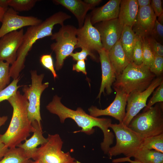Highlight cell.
Instances as JSON below:
<instances>
[{
  "label": "cell",
  "mask_w": 163,
  "mask_h": 163,
  "mask_svg": "<svg viewBox=\"0 0 163 163\" xmlns=\"http://www.w3.org/2000/svg\"><path fill=\"white\" fill-rule=\"evenodd\" d=\"M132 62L137 65L143 63L142 39L136 36L133 52Z\"/></svg>",
  "instance_id": "obj_31"
},
{
  "label": "cell",
  "mask_w": 163,
  "mask_h": 163,
  "mask_svg": "<svg viewBox=\"0 0 163 163\" xmlns=\"http://www.w3.org/2000/svg\"><path fill=\"white\" fill-rule=\"evenodd\" d=\"M9 0H0V7L7 9L8 8Z\"/></svg>",
  "instance_id": "obj_44"
},
{
  "label": "cell",
  "mask_w": 163,
  "mask_h": 163,
  "mask_svg": "<svg viewBox=\"0 0 163 163\" xmlns=\"http://www.w3.org/2000/svg\"><path fill=\"white\" fill-rule=\"evenodd\" d=\"M40 60L42 65L51 72L55 79L57 77L54 68L53 60L51 54L42 55L40 57Z\"/></svg>",
  "instance_id": "obj_34"
},
{
  "label": "cell",
  "mask_w": 163,
  "mask_h": 163,
  "mask_svg": "<svg viewBox=\"0 0 163 163\" xmlns=\"http://www.w3.org/2000/svg\"><path fill=\"white\" fill-rule=\"evenodd\" d=\"M158 17V21L161 24H163V13L162 14Z\"/></svg>",
  "instance_id": "obj_47"
},
{
  "label": "cell",
  "mask_w": 163,
  "mask_h": 163,
  "mask_svg": "<svg viewBox=\"0 0 163 163\" xmlns=\"http://www.w3.org/2000/svg\"><path fill=\"white\" fill-rule=\"evenodd\" d=\"M150 6L156 17H158L163 13L161 0H151Z\"/></svg>",
  "instance_id": "obj_38"
},
{
  "label": "cell",
  "mask_w": 163,
  "mask_h": 163,
  "mask_svg": "<svg viewBox=\"0 0 163 163\" xmlns=\"http://www.w3.org/2000/svg\"><path fill=\"white\" fill-rule=\"evenodd\" d=\"M130 158L126 157L120 158L113 159L112 162L113 163H119L125 162H128L130 163H142L135 159L134 160H132Z\"/></svg>",
  "instance_id": "obj_40"
},
{
  "label": "cell",
  "mask_w": 163,
  "mask_h": 163,
  "mask_svg": "<svg viewBox=\"0 0 163 163\" xmlns=\"http://www.w3.org/2000/svg\"><path fill=\"white\" fill-rule=\"evenodd\" d=\"M71 163H81V162L78 161H74L73 162H72Z\"/></svg>",
  "instance_id": "obj_49"
},
{
  "label": "cell",
  "mask_w": 163,
  "mask_h": 163,
  "mask_svg": "<svg viewBox=\"0 0 163 163\" xmlns=\"http://www.w3.org/2000/svg\"><path fill=\"white\" fill-rule=\"evenodd\" d=\"M146 38L154 56L163 57V45L151 37Z\"/></svg>",
  "instance_id": "obj_36"
},
{
  "label": "cell",
  "mask_w": 163,
  "mask_h": 163,
  "mask_svg": "<svg viewBox=\"0 0 163 163\" xmlns=\"http://www.w3.org/2000/svg\"><path fill=\"white\" fill-rule=\"evenodd\" d=\"M151 0H137L138 6L142 7L150 5Z\"/></svg>",
  "instance_id": "obj_43"
},
{
  "label": "cell",
  "mask_w": 163,
  "mask_h": 163,
  "mask_svg": "<svg viewBox=\"0 0 163 163\" xmlns=\"http://www.w3.org/2000/svg\"><path fill=\"white\" fill-rule=\"evenodd\" d=\"M155 77L147 66L143 64L137 65L130 62L121 74L116 76L113 87L121 90L128 95L134 91H144Z\"/></svg>",
  "instance_id": "obj_4"
},
{
  "label": "cell",
  "mask_w": 163,
  "mask_h": 163,
  "mask_svg": "<svg viewBox=\"0 0 163 163\" xmlns=\"http://www.w3.org/2000/svg\"><path fill=\"white\" fill-rule=\"evenodd\" d=\"M33 128V134L29 139H26L23 143L19 144L17 147L23 149L27 157L29 159H34L39 145L46 143L47 141L43 135L41 123L37 121L31 123Z\"/></svg>",
  "instance_id": "obj_19"
},
{
  "label": "cell",
  "mask_w": 163,
  "mask_h": 163,
  "mask_svg": "<svg viewBox=\"0 0 163 163\" xmlns=\"http://www.w3.org/2000/svg\"><path fill=\"white\" fill-rule=\"evenodd\" d=\"M123 27L118 18L95 24V27L99 32L104 49L108 51L120 40Z\"/></svg>",
  "instance_id": "obj_15"
},
{
  "label": "cell",
  "mask_w": 163,
  "mask_h": 163,
  "mask_svg": "<svg viewBox=\"0 0 163 163\" xmlns=\"http://www.w3.org/2000/svg\"><path fill=\"white\" fill-rule=\"evenodd\" d=\"M76 37L75 48H84L92 52L103 48L99 32L91 24L90 14L87 15L83 26L77 28Z\"/></svg>",
  "instance_id": "obj_11"
},
{
  "label": "cell",
  "mask_w": 163,
  "mask_h": 163,
  "mask_svg": "<svg viewBox=\"0 0 163 163\" xmlns=\"http://www.w3.org/2000/svg\"><path fill=\"white\" fill-rule=\"evenodd\" d=\"M30 72L31 84L29 86H23L22 91L28 101L27 115L29 120L31 123L37 121L41 123L40 97L43 92L48 87L49 83H42L43 74L38 75L36 70H31Z\"/></svg>",
  "instance_id": "obj_8"
},
{
  "label": "cell",
  "mask_w": 163,
  "mask_h": 163,
  "mask_svg": "<svg viewBox=\"0 0 163 163\" xmlns=\"http://www.w3.org/2000/svg\"><path fill=\"white\" fill-rule=\"evenodd\" d=\"M163 101V81L157 87L152 97L146 104L143 111H145L152 107L155 104Z\"/></svg>",
  "instance_id": "obj_32"
},
{
  "label": "cell",
  "mask_w": 163,
  "mask_h": 163,
  "mask_svg": "<svg viewBox=\"0 0 163 163\" xmlns=\"http://www.w3.org/2000/svg\"><path fill=\"white\" fill-rule=\"evenodd\" d=\"M47 109L51 113L57 115L62 123L68 118L73 120L82 129L75 133L82 132L88 135L92 134L94 131V127H99L102 131L104 136L103 141L101 143V148L105 154H107L113 144L114 135L109 128L112 123L110 119L106 118H99L87 114L81 107L76 110L69 109L63 105L61 102V98L56 95L52 101L46 106Z\"/></svg>",
  "instance_id": "obj_1"
},
{
  "label": "cell",
  "mask_w": 163,
  "mask_h": 163,
  "mask_svg": "<svg viewBox=\"0 0 163 163\" xmlns=\"http://www.w3.org/2000/svg\"><path fill=\"white\" fill-rule=\"evenodd\" d=\"M37 0H9L8 5L18 12L28 11L34 6Z\"/></svg>",
  "instance_id": "obj_27"
},
{
  "label": "cell",
  "mask_w": 163,
  "mask_h": 163,
  "mask_svg": "<svg viewBox=\"0 0 163 163\" xmlns=\"http://www.w3.org/2000/svg\"><path fill=\"white\" fill-rule=\"evenodd\" d=\"M132 157L142 163H163V153L153 150L139 149Z\"/></svg>",
  "instance_id": "obj_24"
},
{
  "label": "cell",
  "mask_w": 163,
  "mask_h": 163,
  "mask_svg": "<svg viewBox=\"0 0 163 163\" xmlns=\"http://www.w3.org/2000/svg\"><path fill=\"white\" fill-rule=\"evenodd\" d=\"M108 52L109 60L116 77L122 72L130 62L122 47L120 40Z\"/></svg>",
  "instance_id": "obj_21"
},
{
  "label": "cell",
  "mask_w": 163,
  "mask_h": 163,
  "mask_svg": "<svg viewBox=\"0 0 163 163\" xmlns=\"http://www.w3.org/2000/svg\"><path fill=\"white\" fill-rule=\"evenodd\" d=\"M149 69L151 72L157 77L162 76L163 57L154 56L153 60Z\"/></svg>",
  "instance_id": "obj_33"
},
{
  "label": "cell",
  "mask_w": 163,
  "mask_h": 163,
  "mask_svg": "<svg viewBox=\"0 0 163 163\" xmlns=\"http://www.w3.org/2000/svg\"><path fill=\"white\" fill-rule=\"evenodd\" d=\"M71 18V16L66 13L59 11L46 18L40 24L29 27L24 34L21 43L18 50L17 59L10 68V77L13 79L19 78L20 72L25 67L26 57L37 40L51 36L55 25L59 24L62 26L66 20Z\"/></svg>",
  "instance_id": "obj_2"
},
{
  "label": "cell",
  "mask_w": 163,
  "mask_h": 163,
  "mask_svg": "<svg viewBox=\"0 0 163 163\" xmlns=\"http://www.w3.org/2000/svg\"><path fill=\"white\" fill-rule=\"evenodd\" d=\"M47 139L37 148L34 160L40 163H71L75 161L69 152L62 150L63 142L58 134H49Z\"/></svg>",
  "instance_id": "obj_9"
},
{
  "label": "cell",
  "mask_w": 163,
  "mask_h": 163,
  "mask_svg": "<svg viewBox=\"0 0 163 163\" xmlns=\"http://www.w3.org/2000/svg\"><path fill=\"white\" fill-rule=\"evenodd\" d=\"M121 0H110L103 6L94 9L90 14L93 25L102 21L118 18Z\"/></svg>",
  "instance_id": "obj_18"
},
{
  "label": "cell",
  "mask_w": 163,
  "mask_h": 163,
  "mask_svg": "<svg viewBox=\"0 0 163 163\" xmlns=\"http://www.w3.org/2000/svg\"><path fill=\"white\" fill-rule=\"evenodd\" d=\"M7 100L13 108V113L8 129L0 134V142L11 148L17 147L26 140L33 128L28 116V101L26 97L17 91Z\"/></svg>",
  "instance_id": "obj_3"
},
{
  "label": "cell",
  "mask_w": 163,
  "mask_h": 163,
  "mask_svg": "<svg viewBox=\"0 0 163 163\" xmlns=\"http://www.w3.org/2000/svg\"><path fill=\"white\" fill-rule=\"evenodd\" d=\"M19 78L13 79L11 82L4 89L0 91V102L7 100L14 95L21 86L18 85Z\"/></svg>",
  "instance_id": "obj_30"
},
{
  "label": "cell",
  "mask_w": 163,
  "mask_h": 163,
  "mask_svg": "<svg viewBox=\"0 0 163 163\" xmlns=\"http://www.w3.org/2000/svg\"><path fill=\"white\" fill-rule=\"evenodd\" d=\"M9 148L3 143L0 142V160H1L7 152Z\"/></svg>",
  "instance_id": "obj_41"
},
{
  "label": "cell",
  "mask_w": 163,
  "mask_h": 163,
  "mask_svg": "<svg viewBox=\"0 0 163 163\" xmlns=\"http://www.w3.org/2000/svg\"><path fill=\"white\" fill-rule=\"evenodd\" d=\"M150 37L161 44L163 43V25L160 24L157 19Z\"/></svg>",
  "instance_id": "obj_37"
},
{
  "label": "cell",
  "mask_w": 163,
  "mask_h": 163,
  "mask_svg": "<svg viewBox=\"0 0 163 163\" xmlns=\"http://www.w3.org/2000/svg\"><path fill=\"white\" fill-rule=\"evenodd\" d=\"M31 161L27 157L22 149L15 147L9 148L0 163H30Z\"/></svg>",
  "instance_id": "obj_25"
},
{
  "label": "cell",
  "mask_w": 163,
  "mask_h": 163,
  "mask_svg": "<svg viewBox=\"0 0 163 163\" xmlns=\"http://www.w3.org/2000/svg\"><path fill=\"white\" fill-rule=\"evenodd\" d=\"M139 149L153 150L163 153V133L144 139Z\"/></svg>",
  "instance_id": "obj_26"
},
{
  "label": "cell",
  "mask_w": 163,
  "mask_h": 163,
  "mask_svg": "<svg viewBox=\"0 0 163 163\" xmlns=\"http://www.w3.org/2000/svg\"><path fill=\"white\" fill-rule=\"evenodd\" d=\"M53 2L63 6L73 14L78 21V28L83 26L87 13L91 9L89 5L81 0H54Z\"/></svg>",
  "instance_id": "obj_20"
},
{
  "label": "cell",
  "mask_w": 163,
  "mask_h": 163,
  "mask_svg": "<svg viewBox=\"0 0 163 163\" xmlns=\"http://www.w3.org/2000/svg\"><path fill=\"white\" fill-rule=\"evenodd\" d=\"M24 34L22 28L8 33L0 38V61H5L11 65L14 63Z\"/></svg>",
  "instance_id": "obj_14"
},
{
  "label": "cell",
  "mask_w": 163,
  "mask_h": 163,
  "mask_svg": "<svg viewBox=\"0 0 163 163\" xmlns=\"http://www.w3.org/2000/svg\"><path fill=\"white\" fill-rule=\"evenodd\" d=\"M82 50L79 52L72 53L70 55L73 60L78 61L80 60H87L88 56H90L91 58L94 60L97 61V58L93 52L85 48H81Z\"/></svg>",
  "instance_id": "obj_35"
},
{
  "label": "cell",
  "mask_w": 163,
  "mask_h": 163,
  "mask_svg": "<svg viewBox=\"0 0 163 163\" xmlns=\"http://www.w3.org/2000/svg\"><path fill=\"white\" fill-rule=\"evenodd\" d=\"M8 119L7 116H3L0 117V127L5 124Z\"/></svg>",
  "instance_id": "obj_46"
},
{
  "label": "cell",
  "mask_w": 163,
  "mask_h": 163,
  "mask_svg": "<svg viewBox=\"0 0 163 163\" xmlns=\"http://www.w3.org/2000/svg\"><path fill=\"white\" fill-rule=\"evenodd\" d=\"M30 163H40L35 161H31Z\"/></svg>",
  "instance_id": "obj_48"
},
{
  "label": "cell",
  "mask_w": 163,
  "mask_h": 163,
  "mask_svg": "<svg viewBox=\"0 0 163 163\" xmlns=\"http://www.w3.org/2000/svg\"><path fill=\"white\" fill-rule=\"evenodd\" d=\"M113 88L116 95L113 102L103 110L91 106L88 109L90 115L95 117L104 115L110 116L119 121V123L123 122L125 116L128 95L120 89Z\"/></svg>",
  "instance_id": "obj_13"
},
{
  "label": "cell",
  "mask_w": 163,
  "mask_h": 163,
  "mask_svg": "<svg viewBox=\"0 0 163 163\" xmlns=\"http://www.w3.org/2000/svg\"><path fill=\"white\" fill-rule=\"evenodd\" d=\"M163 103L137 114L128 126L143 139L163 133Z\"/></svg>",
  "instance_id": "obj_5"
},
{
  "label": "cell",
  "mask_w": 163,
  "mask_h": 163,
  "mask_svg": "<svg viewBox=\"0 0 163 163\" xmlns=\"http://www.w3.org/2000/svg\"><path fill=\"white\" fill-rule=\"evenodd\" d=\"M156 17L150 5L139 8L136 17L132 27L136 35L141 39L150 36Z\"/></svg>",
  "instance_id": "obj_16"
},
{
  "label": "cell",
  "mask_w": 163,
  "mask_h": 163,
  "mask_svg": "<svg viewBox=\"0 0 163 163\" xmlns=\"http://www.w3.org/2000/svg\"><path fill=\"white\" fill-rule=\"evenodd\" d=\"M138 7L137 0H121L118 18L123 26L132 27L136 17Z\"/></svg>",
  "instance_id": "obj_22"
},
{
  "label": "cell",
  "mask_w": 163,
  "mask_h": 163,
  "mask_svg": "<svg viewBox=\"0 0 163 163\" xmlns=\"http://www.w3.org/2000/svg\"><path fill=\"white\" fill-rule=\"evenodd\" d=\"M9 65L6 62L0 61V91L10 83Z\"/></svg>",
  "instance_id": "obj_28"
},
{
  "label": "cell",
  "mask_w": 163,
  "mask_h": 163,
  "mask_svg": "<svg viewBox=\"0 0 163 163\" xmlns=\"http://www.w3.org/2000/svg\"><path fill=\"white\" fill-rule=\"evenodd\" d=\"M72 70L77 72H81L86 75L87 72L85 67V60H80L77 61V63L73 66Z\"/></svg>",
  "instance_id": "obj_39"
},
{
  "label": "cell",
  "mask_w": 163,
  "mask_h": 163,
  "mask_svg": "<svg viewBox=\"0 0 163 163\" xmlns=\"http://www.w3.org/2000/svg\"><path fill=\"white\" fill-rule=\"evenodd\" d=\"M143 63L150 67L153 60L154 56L149 47L146 38L141 39Z\"/></svg>",
  "instance_id": "obj_29"
},
{
  "label": "cell",
  "mask_w": 163,
  "mask_h": 163,
  "mask_svg": "<svg viewBox=\"0 0 163 163\" xmlns=\"http://www.w3.org/2000/svg\"><path fill=\"white\" fill-rule=\"evenodd\" d=\"M163 81L162 76L157 77L149 86L142 91H134L128 95L125 117L122 123L128 126L133 118L146 106L149 97Z\"/></svg>",
  "instance_id": "obj_10"
},
{
  "label": "cell",
  "mask_w": 163,
  "mask_h": 163,
  "mask_svg": "<svg viewBox=\"0 0 163 163\" xmlns=\"http://www.w3.org/2000/svg\"><path fill=\"white\" fill-rule=\"evenodd\" d=\"M101 62L102 71V80L99 92L97 98L100 99L102 93L106 90L108 95L113 91L111 88L116 79V75L109 60L108 51L103 48L97 51Z\"/></svg>",
  "instance_id": "obj_17"
},
{
  "label": "cell",
  "mask_w": 163,
  "mask_h": 163,
  "mask_svg": "<svg viewBox=\"0 0 163 163\" xmlns=\"http://www.w3.org/2000/svg\"><path fill=\"white\" fill-rule=\"evenodd\" d=\"M83 1L90 6L91 9L102 2L101 0H85Z\"/></svg>",
  "instance_id": "obj_42"
},
{
  "label": "cell",
  "mask_w": 163,
  "mask_h": 163,
  "mask_svg": "<svg viewBox=\"0 0 163 163\" xmlns=\"http://www.w3.org/2000/svg\"><path fill=\"white\" fill-rule=\"evenodd\" d=\"M11 8H8L5 12L0 28V38L5 35L18 30L24 27L38 25L43 21L32 16H23Z\"/></svg>",
  "instance_id": "obj_12"
},
{
  "label": "cell",
  "mask_w": 163,
  "mask_h": 163,
  "mask_svg": "<svg viewBox=\"0 0 163 163\" xmlns=\"http://www.w3.org/2000/svg\"><path fill=\"white\" fill-rule=\"evenodd\" d=\"M136 38V36L131 27H123L120 40L122 47L130 62H132L133 52Z\"/></svg>",
  "instance_id": "obj_23"
},
{
  "label": "cell",
  "mask_w": 163,
  "mask_h": 163,
  "mask_svg": "<svg viewBox=\"0 0 163 163\" xmlns=\"http://www.w3.org/2000/svg\"><path fill=\"white\" fill-rule=\"evenodd\" d=\"M77 28L73 25H63L58 31L53 34L51 39L55 43L50 45V48L56 54V69L62 67L65 59L73 53L77 44Z\"/></svg>",
  "instance_id": "obj_7"
},
{
  "label": "cell",
  "mask_w": 163,
  "mask_h": 163,
  "mask_svg": "<svg viewBox=\"0 0 163 163\" xmlns=\"http://www.w3.org/2000/svg\"><path fill=\"white\" fill-rule=\"evenodd\" d=\"M111 128L116 136L115 145L110 148L107 154L110 158L121 154L131 158L139 149L144 139L122 122L111 123Z\"/></svg>",
  "instance_id": "obj_6"
},
{
  "label": "cell",
  "mask_w": 163,
  "mask_h": 163,
  "mask_svg": "<svg viewBox=\"0 0 163 163\" xmlns=\"http://www.w3.org/2000/svg\"><path fill=\"white\" fill-rule=\"evenodd\" d=\"M7 9L0 7V22H2L4 14Z\"/></svg>",
  "instance_id": "obj_45"
}]
</instances>
